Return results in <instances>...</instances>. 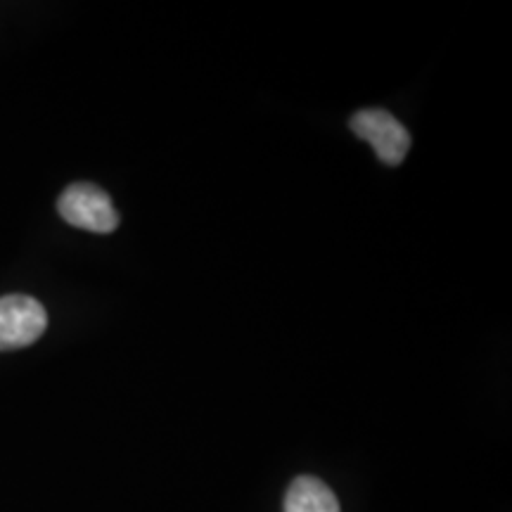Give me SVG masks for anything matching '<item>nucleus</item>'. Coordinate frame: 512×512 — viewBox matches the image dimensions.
<instances>
[{
  "mask_svg": "<svg viewBox=\"0 0 512 512\" xmlns=\"http://www.w3.org/2000/svg\"><path fill=\"white\" fill-rule=\"evenodd\" d=\"M48 328V313L29 294L0 297V351H15L34 344Z\"/></svg>",
  "mask_w": 512,
  "mask_h": 512,
  "instance_id": "2",
  "label": "nucleus"
},
{
  "mask_svg": "<svg viewBox=\"0 0 512 512\" xmlns=\"http://www.w3.org/2000/svg\"><path fill=\"white\" fill-rule=\"evenodd\" d=\"M57 211L69 226L107 235L119 228V214L105 190L93 183H74L57 200Z\"/></svg>",
  "mask_w": 512,
  "mask_h": 512,
  "instance_id": "1",
  "label": "nucleus"
},
{
  "mask_svg": "<svg viewBox=\"0 0 512 512\" xmlns=\"http://www.w3.org/2000/svg\"><path fill=\"white\" fill-rule=\"evenodd\" d=\"M285 512H342L337 496L316 477H297L285 494Z\"/></svg>",
  "mask_w": 512,
  "mask_h": 512,
  "instance_id": "4",
  "label": "nucleus"
},
{
  "mask_svg": "<svg viewBox=\"0 0 512 512\" xmlns=\"http://www.w3.org/2000/svg\"><path fill=\"white\" fill-rule=\"evenodd\" d=\"M351 131L375 150L382 164L399 166L411 150V133L387 110H361L351 117Z\"/></svg>",
  "mask_w": 512,
  "mask_h": 512,
  "instance_id": "3",
  "label": "nucleus"
}]
</instances>
